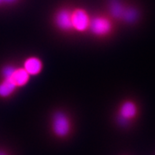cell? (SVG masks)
Here are the masks:
<instances>
[{"label":"cell","mask_w":155,"mask_h":155,"mask_svg":"<svg viewBox=\"0 0 155 155\" xmlns=\"http://www.w3.org/2000/svg\"><path fill=\"white\" fill-rule=\"evenodd\" d=\"M15 1H16V0H2L3 2H6V3H12Z\"/></svg>","instance_id":"12"},{"label":"cell","mask_w":155,"mask_h":155,"mask_svg":"<svg viewBox=\"0 0 155 155\" xmlns=\"http://www.w3.org/2000/svg\"><path fill=\"white\" fill-rule=\"evenodd\" d=\"M121 17L124 19L126 22H133L138 17V13H137V10H135L134 9L129 8L124 9Z\"/></svg>","instance_id":"10"},{"label":"cell","mask_w":155,"mask_h":155,"mask_svg":"<svg viewBox=\"0 0 155 155\" xmlns=\"http://www.w3.org/2000/svg\"><path fill=\"white\" fill-rule=\"evenodd\" d=\"M2 2H2V0H0V4H1Z\"/></svg>","instance_id":"13"},{"label":"cell","mask_w":155,"mask_h":155,"mask_svg":"<svg viewBox=\"0 0 155 155\" xmlns=\"http://www.w3.org/2000/svg\"><path fill=\"white\" fill-rule=\"evenodd\" d=\"M72 26L75 30L83 32L89 28L90 19L87 13L82 9H76L71 13Z\"/></svg>","instance_id":"4"},{"label":"cell","mask_w":155,"mask_h":155,"mask_svg":"<svg viewBox=\"0 0 155 155\" xmlns=\"http://www.w3.org/2000/svg\"><path fill=\"white\" fill-rule=\"evenodd\" d=\"M109 9L111 14L116 18L121 17L124 11V8L122 6L121 3L120 2L119 0H111Z\"/></svg>","instance_id":"9"},{"label":"cell","mask_w":155,"mask_h":155,"mask_svg":"<svg viewBox=\"0 0 155 155\" xmlns=\"http://www.w3.org/2000/svg\"><path fill=\"white\" fill-rule=\"evenodd\" d=\"M7 78H10L17 88H19L25 87L28 84L31 76L22 67H15L12 74L7 77Z\"/></svg>","instance_id":"5"},{"label":"cell","mask_w":155,"mask_h":155,"mask_svg":"<svg viewBox=\"0 0 155 155\" xmlns=\"http://www.w3.org/2000/svg\"><path fill=\"white\" fill-rule=\"evenodd\" d=\"M55 23L58 28L63 30H69L73 29L71 13L66 9L60 11L56 15Z\"/></svg>","instance_id":"7"},{"label":"cell","mask_w":155,"mask_h":155,"mask_svg":"<svg viewBox=\"0 0 155 155\" xmlns=\"http://www.w3.org/2000/svg\"><path fill=\"white\" fill-rule=\"evenodd\" d=\"M22 68L31 77L36 76L42 72V68H43V64L40 58L32 56V57H29L25 60L23 63Z\"/></svg>","instance_id":"6"},{"label":"cell","mask_w":155,"mask_h":155,"mask_svg":"<svg viewBox=\"0 0 155 155\" xmlns=\"http://www.w3.org/2000/svg\"><path fill=\"white\" fill-rule=\"evenodd\" d=\"M138 106L131 100L122 102L118 111V121L121 125H127L138 115Z\"/></svg>","instance_id":"2"},{"label":"cell","mask_w":155,"mask_h":155,"mask_svg":"<svg viewBox=\"0 0 155 155\" xmlns=\"http://www.w3.org/2000/svg\"><path fill=\"white\" fill-rule=\"evenodd\" d=\"M17 87L10 78H2L0 81V98H9L17 90Z\"/></svg>","instance_id":"8"},{"label":"cell","mask_w":155,"mask_h":155,"mask_svg":"<svg viewBox=\"0 0 155 155\" xmlns=\"http://www.w3.org/2000/svg\"><path fill=\"white\" fill-rule=\"evenodd\" d=\"M89 28L96 35L103 36L107 35L111 31V25L110 21L105 17H96L90 21Z\"/></svg>","instance_id":"3"},{"label":"cell","mask_w":155,"mask_h":155,"mask_svg":"<svg viewBox=\"0 0 155 155\" xmlns=\"http://www.w3.org/2000/svg\"><path fill=\"white\" fill-rule=\"evenodd\" d=\"M72 123L69 116L63 111H57L53 114L51 119V130L58 138L63 139L70 134Z\"/></svg>","instance_id":"1"},{"label":"cell","mask_w":155,"mask_h":155,"mask_svg":"<svg viewBox=\"0 0 155 155\" xmlns=\"http://www.w3.org/2000/svg\"><path fill=\"white\" fill-rule=\"evenodd\" d=\"M0 155H9V154L5 150H0Z\"/></svg>","instance_id":"11"}]
</instances>
